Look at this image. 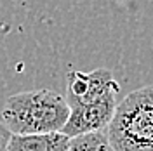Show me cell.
Returning <instances> with one entry per match:
<instances>
[{
	"label": "cell",
	"instance_id": "52a82bcc",
	"mask_svg": "<svg viewBox=\"0 0 153 151\" xmlns=\"http://www.w3.org/2000/svg\"><path fill=\"white\" fill-rule=\"evenodd\" d=\"M10 130L4 125V123H0V151H5L7 150V144L10 141Z\"/></svg>",
	"mask_w": 153,
	"mask_h": 151
},
{
	"label": "cell",
	"instance_id": "3957f363",
	"mask_svg": "<svg viewBox=\"0 0 153 151\" xmlns=\"http://www.w3.org/2000/svg\"><path fill=\"white\" fill-rule=\"evenodd\" d=\"M110 92H120V85L113 78V73L106 68L92 71L70 70L66 75V103L68 106H84L101 99Z\"/></svg>",
	"mask_w": 153,
	"mask_h": 151
},
{
	"label": "cell",
	"instance_id": "7a4b0ae2",
	"mask_svg": "<svg viewBox=\"0 0 153 151\" xmlns=\"http://www.w3.org/2000/svg\"><path fill=\"white\" fill-rule=\"evenodd\" d=\"M106 129L111 151H153V85L125 95Z\"/></svg>",
	"mask_w": 153,
	"mask_h": 151
},
{
	"label": "cell",
	"instance_id": "277c9868",
	"mask_svg": "<svg viewBox=\"0 0 153 151\" xmlns=\"http://www.w3.org/2000/svg\"><path fill=\"white\" fill-rule=\"evenodd\" d=\"M118 94L120 92H110L91 104L71 106L70 116H68L65 127L61 129V132L71 139V137L85 135L91 132L105 130L113 118L115 108L118 104V101H117Z\"/></svg>",
	"mask_w": 153,
	"mask_h": 151
},
{
	"label": "cell",
	"instance_id": "6da1fadb",
	"mask_svg": "<svg viewBox=\"0 0 153 151\" xmlns=\"http://www.w3.org/2000/svg\"><path fill=\"white\" fill-rule=\"evenodd\" d=\"M70 116L65 95L51 89H35L10 95L2 106V122L10 134L61 132Z\"/></svg>",
	"mask_w": 153,
	"mask_h": 151
},
{
	"label": "cell",
	"instance_id": "8992f818",
	"mask_svg": "<svg viewBox=\"0 0 153 151\" xmlns=\"http://www.w3.org/2000/svg\"><path fill=\"white\" fill-rule=\"evenodd\" d=\"M68 151H111L105 130L91 132L70 139Z\"/></svg>",
	"mask_w": 153,
	"mask_h": 151
},
{
	"label": "cell",
	"instance_id": "5b68a950",
	"mask_svg": "<svg viewBox=\"0 0 153 151\" xmlns=\"http://www.w3.org/2000/svg\"><path fill=\"white\" fill-rule=\"evenodd\" d=\"M70 137L63 132L49 134H12L5 151H68Z\"/></svg>",
	"mask_w": 153,
	"mask_h": 151
}]
</instances>
